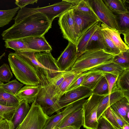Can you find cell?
I'll list each match as a JSON object with an SVG mask.
<instances>
[{
  "label": "cell",
  "mask_w": 129,
  "mask_h": 129,
  "mask_svg": "<svg viewBox=\"0 0 129 129\" xmlns=\"http://www.w3.org/2000/svg\"><path fill=\"white\" fill-rule=\"evenodd\" d=\"M13 19L14 23L1 34L4 40L44 36L51 28L52 22L44 14L25 7L20 9Z\"/></svg>",
  "instance_id": "obj_1"
},
{
  "label": "cell",
  "mask_w": 129,
  "mask_h": 129,
  "mask_svg": "<svg viewBox=\"0 0 129 129\" xmlns=\"http://www.w3.org/2000/svg\"><path fill=\"white\" fill-rule=\"evenodd\" d=\"M122 129H129V125H125L122 127Z\"/></svg>",
  "instance_id": "obj_51"
},
{
  "label": "cell",
  "mask_w": 129,
  "mask_h": 129,
  "mask_svg": "<svg viewBox=\"0 0 129 129\" xmlns=\"http://www.w3.org/2000/svg\"><path fill=\"white\" fill-rule=\"evenodd\" d=\"M99 49L103 50L104 49L103 39L101 26L98 28L91 37L87 44L85 51L91 49Z\"/></svg>",
  "instance_id": "obj_27"
},
{
  "label": "cell",
  "mask_w": 129,
  "mask_h": 129,
  "mask_svg": "<svg viewBox=\"0 0 129 129\" xmlns=\"http://www.w3.org/2000/svg\"><path fill=\"white\" fill-rule=\"evenodd\" d=\"M6 55L5 52L3 53V54L0 56V60L2 58Z\"/></svg>",
  "instance_id": "obj_52"
},
{
  "label": "cell",
  "mask_w": 129,
  "mask_h": 129,
  "mask_svg": "<svg viewBox=\"0 0 129 129\" xmlns=\"http://www.w3.org/2000/svg\"><path fill=\"white\" fill-rule=\"evenodd\" d=\"M5 46L16 51H30L27 48L21 39L6 40Z\"/></svg>",
  "instance_id": "obj_36"
},
{
  "label": "cell",
  "mask_w": 129,
  "mask_h": 129,
  "mask_svg": "<svg viewBox=\"0 0 129 129\" xmlns=\"http://www.w3.org/2000/svg\"><path fill=\"white\" fill-rule=\"evenodd\" d=\"M42 88L35 101L44 113L49 116L55 112H59L62 109L54 97V89L48 83L41 84Z\"/></svg>",
  "instance_id": "obj_5"
},
{
  "label": "cell",
  "mask_w": 129,
  "mask_h": 129,
  "mask_svg": "<svg viewBox=\"0 0 129 129\" xmlns=\"http://www.w3.org/2000/svg\"><path fill=\"white\" fill-rule=\"evenodd\" d=\"M20 101L15 95L0 87V104L7 106H17Z\"/></svg>",
  "instance_id": "obj_30"
},
{
  "label": "cell",
  "mask_w": 129,
  "mask_h": 129,
  "mask_svg": "<svg viewBox=\"0 0 129 129\" xmlns=\"http://www.w3.org/2000/svg\"><path fill=\"white\" fill-rule=\"evenodd\" d=\"M92 94L82 106L83 126L87 129H96L98 124L97 112L99 104L105 96Z\"/></svg>",
  "instance_id": "obj_6"
},
{
  "label": "cell",
  "mask_w": 129,
  "mask_h": 129,
  "mask_svg": "<svg viewBox=\"0 0 129 129\" xmlns=\"http://www.w3.org/2000/svg\"><path fill=\"white\" fill-rule=\"evenodd\" d=\"M23 85V84L19 82L15 79L6 83L4 84L1 87L8 92L15 95Z\"/></svg>",
  "instance_id": "obj_37"
},
{
  "label": "cell",
  "mask_w": 129,
  "mask_h": 129,
  "mask_svg": "<svg viewBox=\"0 0 129 129\" xmlns=\"http://www.w3.org/2000/svg\"><path fill=\"white\" fill-rule=\"evenodd\" d=\"M96 129H116L104 117L101 116L98 119Z\"/></svg>",
  "instance_id": "obj_44"
},
{
  "label": "cell",
  "mask_w": 129,
  "mask_h": 129,
  "mask_svg": "<svg viewBox=\"0 0 129 129\" xmlns=\"http://www.w3.org/2000/svg\"><path fill=\"white\" fill-rule=\"evenodd\" d=\"M100 21L108 27L118 31L115 14L106 6L102 0H88Z\"/></svg>",
  "instance_id": "obj_8"
},
{
  "label": "cell",
  "mask_w": 129,
  "mask_h": 129,
  "mask_svg": "<svg viewBox=\"0 0 129 129\" xmlns=\"http://www.w3.org/2000/svg\"><path fill=\"white\" fill-rule=\"evenodd\" d=\"M92 94L104 96L109 94L108 85L107 81L104 76L95 88L92 91Z\"/></svg>",
  "instance_id": "obj_38"
},
{
  "label": "cell",
  "mask_w": 129,
  "mask_h": 129,
  "mask_svg": "<svg viewBox=\"0 0 129 129\" xmlns=\"http://www.w3.org/2000/svg\"><path fill=\"white\" fill-rule=\"evenodd\" d=\"M85 76L81 86L86 87L92 91L104 76V73L99 71H88L86 72Z\"/></svg>",
  "instance_id": "obj_21"
},
{
  "label": "cell",
  "mask_w": 129,
  "mask_h": 129,
  "mask_svg": "<svg viewBox=\"0 0 129 129\" xmlns=\"http://www.w3.org/2000/svg\"><path fill=\"white\" fill-rule=\"evenodd\" d=\"M70 72V71L62 72L49 81L48 83L54 89V91L58 88L63 81L66 76Z\"/></svg>",
  "instance_id": "obj_41"
},
{
  "label": "cell",
  "mask_w": 129,
  "mask_h": 129,
  "mask_svg": "<svg viewBox=\"0 0 129 129\" xmlns=\"http://www.w3.org/2000/svg\"><path fill=\"white\" fill-rule=\"evenodd\" d=\"M111 110L113 114L116 121L121 129L123 126L125 125H129V124L125 121L120 115L113 110Z\"/></svg>",
  "instance_id": "obj_47"
},
{
  "label": "cell",
  "mask_w": 129,
  "mask_h": 129,
  "mask_svg": "<svg viewBox=\"0 0 129 129\" xmlns=\"http://www.w3.org/2000/svg\"><path fill=\"white\" fill-rule=\"evenodd\" d=\"M13 77L9 66L7 63L3 64L0 67V80L3 82H8Z\"/></svg>",
  "instance_id": "obj_39"
},
{
  "label": "cell",
  "mask_w": 129,
  "mask_h": 129,
  "mask_svg": "<svg viewBox=\"0 0 129 129\" xmlns=\"http://www.w3.org/2000/svg\"><path fill=\"white\" fill-rule=\"evenodd\" d=\"M106 6L113 13L119 14L129 13L124 0H103Z\"/></svg>",
  "instance_id": "obj_29"
},
{
  "label": "cell",
  "mask_w": 129,
  "mask_h": 129,
  "mask_svg": "<svg viewBox=\"0 0 129 129\" xmlns=\"http://www.w3.org/2000/svg\"><path fill=\"white\" fill-rule=\"evenodd\" d=\"M21 39L30 51L42 52L51 51L52 50L44 36L28 37Z\"/></svg>",
  "instance_id": "obj_15"
},
{
  "label": "cell",
  "mask_w": 129,
  "mask_h": 129,
  "mask_svg": "<svg viewBox=\"0 0 129 129\" xmlns=\"http://www.w3.org/2000/svg\"><path fill=\"white\" fill-rule=\"evenodd\" d=\"M92 94V91L91 90L86 87L80 86L66 91L58 101L63 108L75 102L89 98Z\"/></svg>",
  "instance_id": "obj_11"
},
{
  "label": "cell",
  "mask_w": 129,
  "mask_h": 129,
  "mask_svg": "<svg viewBox=\"0 0 129 129\" xmlns=\"http://www.w3.org/2000/svg\"><path fill=\"white\" fill-rule=\"evenodd\" d=\"M86 72L83 73L76 78L72 82L67 91L72 90L80 86L85 76Z\"/></svg>",
  "instance_id": "obj_45"
},
{
  "label": "cell",
  "mask_w": 129,
  "mask_h": 129,
  "mask_svg": "<svg viewBox=\"0 0 129 129\" xmlns=\"http://www.w3.org/2000/svg\"><path fill=\"white\" fill-rule=\"evenodd\" d=\"M20 9L17 7L11 9L0 10V27L9 24Z\"/></svg>",
  "instance_id": "obj_33"
},
{
  "label": "cell",
  "mask_w": 129,
  "mask_h": 129,
  "mask_svg": "<svg viewBox=\"0 0 129 129\" xmlns=\"http://www.w3.org/2000/svg\"><path fill=\"white\" fill-rule=\"evenodd\" d=\"M101 116L105 118L116 129H122L116 121L110 107L105 110Z\"/></svg>",
  "instance_id": "obj_42"
},
{
  "label": "cell",
  "mask_w": 129,
  "mask_h": 129,
  "mask_svg": "<svg viewBox=\"0 0 129 129\" xmlns=\"http://www.w3.org/2000/svg\"><path fill=\"white\" fill-rule=\"evenodd\" d=\"M73 9L74 29L78 40L87 30L99 21L93 17L81 13Z\"/></svg>",
  "instance_id": "obj_14"
},
{
  "label": "cell",
  "mask_w": 129,
  "mask_h": 129,
  "mask_svg": "<svg viewBox=\"0 0 129 129\" xmlns=\"http://www.w3.org/2000/svg\"><path fill=\"white\" fill-rule=\"evenodd\" d=\"M4 84V83L0 80V87L1 86Z\"/></svg>",
  "instance_id": "obj_53"
},
{
  "label": "cell",
  "mask_w": 129,
  "mask_h": 129,
  "mask_svg": "<svg viewBox=\"0 0 129 129\" xmlns=\"http://www.w3.org/2000/svg\"><path fill=\"white\" fill-rule=\"evenodd\" d=\"M27 101H21L10 120L11 129H16L22 123L28 113L30 109Z\"/></svg>",
  "instance_id": "obj_18"
},
{
  "label": "cell",
  "mask_w": 129,
  "mask_h": 129,
  "mask_svg": "<svg viewBox=\"0 0 129 129\" xmlns=\"http://www.w3.org/2000/svg\"><path fill=\"white\" fill-rule=\"evenodd\" d=\"M49 117L35 101L25 118L16 129H43Z\"/></svg>",
  "instance_id": "obj_7"
},
{
  "label": "cell",
  "mask_w": 129,
  "mask_h": 129,
  "mask_svg": "<svg viewBox=\"0 0 129 129\" xmlns=\"http://www.w3.org/2000/svg\"><path fill=\"white\" fill-rule=\"evenodd\" d=\"M111 109L129 124V100L124 97L110 106Z\"/></svg>",
  "instance_id": "obj_22"
},
{
  "label": "cell",
  "mask_w": 129,
  "mask_h": 129,
  "mask_svg": "<svg viewBox=\"0 0 129 129\" xmlns=\"http://www.w3.org/2000/svg\"><path fill=\"white\" fill-rule=\"evenodd\" d=\"M118 28L119 33L121 34L129 31V13L115 14Z\"/></svg>",
  "instance_id": "obj_34"
},
{
  "label": "cell",
  "mask_w": 129,
  "mask_h": 129,
  "mask_svg": "<svg viewBox=\"0 0 129 129\" xmlns=\"http://www.w3.org/2000/svg\"><path fill=\"white\" fill-rule=\"evenodd\" d=\"M122 34L124 36V43L129 46V31L124 32Z\"/></svg>",
  "instance_id": "obj_49"
},
{
  "label": "cell",
  "mask_w": 129,
  "mask_h": 129,
  "mask_svg": "<svg viewBox=\"0 0 129 129\" xmlns=\"http://www.w3.org/2000/svg\"><path fill=\"white\" fill-rule=\"evenodd\" d=\"M38 1V0H16L15 4L21 9L27 5L34 4L35 3H37Z\"/></svg>",
  "instance_id": "obj_46"
},
{
  "label": "cell",
  "mask_w": 129,
  "mask_h": 129,
  "mask_svg": "<svg viewBox=\"0 0 129 129\" xmlns=\"http://www.w3.org/2000/svg\"><path fill=\"white\" fill-rule=\"evenodd\" d=\"M17 106L8 107L0 104V116L4 119L10 120Z\"/></svg>",
  "instance_id": "obj_40"
},
{
  "label": "cell",
  "mask_w": 129,
  "mask_h": 129,
  "mask_svg": "<svg viewBox=\"0 0 129 129\" xmlns=\"http://www.w3.org/2000/svg\"><path fill=\"white\" fill-rule=\"evenodd\" d=\"M74 6L67 1L63 0L61 1L46 7L35 8L34 10L45 15L52 22L56 17H59L67 11L72 8Z\"/></svg>",
  "instance_id": "obj_12"
},
{
  "label": "cell",
  "mask_w": 129,
  "mask_h": 129,
  "mask_svg": "<svg viewBox=\"0 0 129 129\" xmlns=\"http://www.w3.org/2000/svg\"><path fill=\"white\" fill-rule=\"evenodd\" d=\"M0 129H11V124L9 120L3 119L0 121Z\"/></svg>",
  "instance_id": "obj_48"
},
{
  "label": "cell",
  "mask_w": 129,
  "mask_h": 129,
  "mask_svg": "<svg viewBox=\"0 0 129 129\" xmlns=\"http://www.w3.org/2000/svg\"><path fill=\"white\" fill-rule=\"evenodd\" d=\"M70 71V72L66 76L61 83L54 91V97L58 101L67 91L73 80L83 73H76Z\"/></svg>",
  "instance_id": "obj_25"
},
{
  "label": "cell",
  "mask_w": 129,
  "mask_h": 129,
  "mask_svg": "<svg viewBox=\"0 0 129 129\" xmlns=\"http://www.w3.org/2000/svg\"><path fill=\"white\" fill-rule=\"evenodd\" d=\"M58 24L63 38L76 45L77 39L74 29L73 8L67 11L59 17Z\"/></svg>",
  "instance_id": "obj_9"
},
{
  "label": "cell",
  "mask_w": 129,
  "mask_h": 129,
  "mask_svg": "<svg viewBox=\"0 0 129 129\" xmlns=\"http://www.w3.org/2000/svg\"><path fill=\"white\" fill-rule=\"evenodd\" d=\"M87 98L82 99L72 103L65 107L62 111L48 118L43 129H52L68 114L82 107Z\"/></svg>",
  "instance_id": "obj_13"
},
{
  "label": "cell",
  "mask_w": 129,
  "mask_h": 129,
  "mask_svg": "<svg viewBox=\"0 0 129 129\" xmlns=\"http://www.w3.org/2000/svg\"><path fill=\"white\" fill-rule=\"evenodd\" d=\"M124 70L112 62L100 65L88 71H99L104 73H110L118 77Z\"/></svg>",
  "instance_id": "obj_28"
},
{
  "label": "cell",
  "mask_w": 129,
  "mask_h": 129,
  "mask_svg": "<svg viewBox=\"0 0 129 129\" xmlns=\"http://www.w3.org/2000/svg\"><path fill=\"white\" fill-rule=\"evenodd\" d=\"M112 62L124 70L129 69V49L115 55Z\"/></svg>",
  "instance_id": "obj_35"
},
{
  "label": "cell",
  "mask_w": 129,
  "mask_h": 129,
  "mask_svg": "<svg viewBox=\"0 0 129 129\" xmlns=\"http://www.w3.org/2000/svg\"><path fill=\"white\" fill-rule=\"evenodd\" d=\"M59 129H76L74 127L71 126H67Z\"/></svg>",
  "instance_id": "obj_50"
},
{
  "label": "cell",
  "mask_w": 129,
  "mask_h": 129,
  "mask_svg": "<svg viewBox=\"0 0 129 129\" xmlns=\"http://www.w3.org/2000/svg\"><path fill=\"white\" fill-rule=\"evenodd\" d=\"M36 52H37L33 51H15V53L34 68L38 75L41 72V68L35 57Z\"/></svg>",
  "instance_id": "obj_26"
},
{
  "label": "cell",
  "mask_w": 129,
  "mask_h": 129,
  "mask_svg": "<svg viewBox=\"0 0 129 129\" xmlns=\"http://www.w3.org/2000/svg\"><path fill=\"white\" fill-rule=\"evenodd\" d=\"M124 97L122 92L113 87L110 94L105 96L99 104L97 112V119L108 108Z\"/></svg>",
  "instance_id": "obj_17"
},
{
  "label": "cell",
  "mask_w": 129,
  "mask_h": 129,
  "mask_svg": "<svg viewBox=\"0 0 129 129\" xmlns=\"http://www.w3.org/2000/svg\"><path fill=\"white\" fill-rule=\"evenodd\" d=\"M83 118L82 107L72 112L63 119L56 126L59 128L71 126L80 129L83 125Z\"/></svg>",
  "instance_id": "obj_16"
},
{
  "label": "cell",
  "mask_w": 129,
  "mask_h": 129,
  "mask_svg": "<svg viewBox=\"0 0 129 129\" xmlns=\"http://www.w3.org/2000/svg\"><path fill=\"white\" fill-rule=\"evenodd\" d=\"M3 119H4L3 118L0 116V121Z\"/></svg>",
  "instance_id": "obj_55"
},
{
  "label": "cell",
  "mask_w": 129,
  "mask_h": 129,
  "mask_svg": "<svg viewBox=\"0 0 129 129\" xmlns=\"http://www.w3.org/2000/svg\"><path fill=\"white\" fill-rule=\"evenodd\" d=\"M52 129H59V128L57 126H55Z\"/></svg>",
  "instance_id": "obj_54"
},
{
  "label": "cell",
  "mask_w": 129,
  "mask_h": 129,
  "mask_svg": "<svg viewBox=\"0 0 129 129\" xmlns=\"http://www.w3.org/2000/svg\"><path fill=\"white\" fill-rule=\"evenodd\" d=\"M104 73V76L108 83L109 91V95L111 93L112 89L116 83L118 77L110 73Z\"/></svg>",
  "instance_id": "obj_43"
},
{
  "label": "cell",
  "mask_w": 129,
  "mask_h": 129,
  "mask_svg": "<svg viewBox=\"0 0 129 129\" xmlns=\"http://www.w3.org/2000/svg\"><path fill=\"white\" fill-rule=\"evenodd\" d=\"M101 24L100 21L96 22L78 39L76 45L77 57L85 51L87 44L90 38L98 28L101 26Z\"/></svg>",
  "instance_id": "obj_20"
},
{
  "label": "cell",
  "mask_w": 129,
  "mask_h": 129,
  "mask_svg": "<svg viewBox=\"0 0 129 129\" xmlns=\"http://www.w3.org/2000/svg\"><path fill=\"white\" fill-rule=\"evenodd\" d=\"M77 58L76 45L69 42L68 44L56 60L57 65L61 72L70 70Z\"/></svg>",
  "instance_id": "obj_10"
},
{
  "label": "cell",
  "mask_w": 129,
  "mask_h": 129,
  "mask_svg": "<svg viewBox=\"0 0 129 129\" xmlns=\"http://www.w3.org/2000/svg\"><path fill=\"white\" fill-rule=\"evenodd\" d=\"M42 52H36L35 56L41 68L38 75L41 83L46 84L62 72L58 67L56 60L52 55L51 51Z\"/></svg>",
  "instance_id": "obj_4"
},
{
  "label": "cell",
  "mask_w": 129,
  "mask_h": 129,
  "mask_svg": "<svg viewBox=\"0 0 129 129\" xmlns=\"http://www.w3.org/2000/svg\"><path fill=\"white\" fill-rule=\"evenodd\" d=\"M8 61L16 78L24 84L36 85L41 81L35 70L15 53H10Z\"/></svg>",
  "instance_id": "obj_3"
},
{
  "label": "cell",
  "mask_w": 129,
  "mask_h": 129,
  "mask_svg": "<svg viewBox=\"0 0 129 129\" xmlns=\"http://www.w3.org/2000/svg\"><path fill=\"white\" fill-rule=\"evenodd\" d=\"M113 87L122 92L124 97L129 100V69L125 70L118 77Z\"/></svg>",
  "instance_id": "obj_24"
},
{
  "label": "cell",
  "mask_w": 129,
  "mask_h": 129,
  "mask_svg": "<svg viewBox=\"0 0 129 129\" xmlns=\"http://www.w3.org/2000/svg\"><path fill=\"white\" fill-rule=\"evenodd\" d=\"M42 87L41 84L36 85H25L15 95L20 102L25 100L28 103H33L35 101Z\"/></svg>",
  "instance_id": "obj_19"
},
{
  "label": "cell",
  "mask_w": 129,
  "mask_h": 129,
  "mask_svg": "<svg viewBox=\"0 0 129 129\" xmlns=\"http://www.w3.org/2000/svg\"><path fill=\"white\" fill-rule=\"evenodd\" d=\"M101 28L103 41V50L113 55H117L121 52L114 45L106 31Z\"/></svg>",
  "instance_id": "obj_31"
},
{
  "label": "cell",
  "mask_w": 129,
  "mask_h": 129,
  "mask_svg": "<svg viewBox=\"0 0 129 129\" xmlns=\"http://www.w3.org/2000/svg\"><path fill=\"white\" fill-rule=\"evenodd\" d=\"M115 55L103 49L86 50L77 57L70 71L76 73H83L100 65L112 62Z\"/></svg>",
  "instance_id": "obj_2"
},
{
  "label": "cell",
  "mask_w": 129,
  "mask_h": 129,
  "mask_svg": "<svg viewBox=\"0 0 129 129\" xmlns=\"http://www.w3.org/2000/svg\"><path fill=\"white\" fill-rule=\"evenodd\" d=\"M101 27L106 31L114 45L121 52L129 49V46L122 40L120 37V34L118 31L110 28L103 23L101 24Z\"/></svg>",
  "instance_id": "obj_23"
},
{
  "label": "cell",
  "mask_w": 129,
  "mask_h": 129,
  "mask_svg": "<svg viewBox=\"0 0 129 129\" xmlns=\"http://www.w3.org/2000/svg\"><path fill=\"white\" fill-rule=\"evenodd\" d=\"M72 8L81 13L93 17L100 21L91 7L88 0H80Z\"/></svg>",
  "instance_id": "obj_32"
}]
</instances>
